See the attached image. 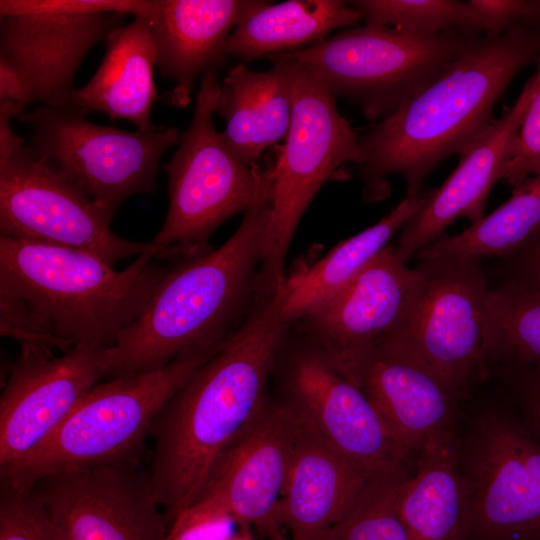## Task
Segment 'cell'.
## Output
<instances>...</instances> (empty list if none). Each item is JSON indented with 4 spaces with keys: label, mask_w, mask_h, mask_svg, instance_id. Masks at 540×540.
<instances>
[{
    "label": "cell",
    "mask_w": 540,
    "mask_h": 540,
    "mask_svg": "<svg viewBox=\"0 0 540 540\" xmlns=\"http://www.w3.org/2000/svg\"><path fill=\"white\" fill-rule=\"evenodd\" d=\"M292 325L274 294L170 397L152 425L149 473L168 525L198 498L217 459L270 399L276 357Z\"/></svg>",
    "instance_id": "obj_1"
},
{
    "label": "cell",
    "mask_w": 540,
    "mask_h": 540,
    "mask_svg": "<svg viewBox=\"0 0 540 540\" xmlns=\"http://www.w3.org/2000/svg\"><path fill=\"white\" fill-rule=\"evenodd\" d=\"M172 264L142 254L116 270L88 252L1 235V336L61 352L108 348L141 316Z\"/></svg>",
    "instance_id": "obj_2"
},
{
    "label": "cell",
    "mask_w": 540,
    "mask_h": 540,
    "mask_svg": "<svg viewBox=\"0 0 540 540\" xmlns=\"http://www.w3.org/2000/svg\"><path fill=\"white\" fill-rule=\"evenodd\" d=\"M539 56L540 32L531 26L482 35L434 82L358 135L364 199L387 197L395 174L404 177L406 196L422 192L444 160L460 156L490 126L511 81Z\"/></svg>",
    "instance_id": "obj_3"
},
{
    "label": "cell",
    "mask_w": 540,
    "mask_h": 540,
    "mask_svg": "<svg viewBox=\"0 0 540 540\" xmlns=\"http://www.w3.org/2000/svg\"><path fill=\"white\" fill-rule=\"evenodd\" d=\"M270 200L271 186L223 245L171 265L141 316L105 348L102 379L158 369L240 328L260 296Z\"/></svg>",
    "instance_id": "obj_4"
},
{
    "label": "cell",
    "mask_w": 540,
    "mask_h": 540,
    "mask_svg": "<svg viewBox=\"0 0 540 540\" xmlns=\"http://www.w3.org/2000/svg\"><path fill=\"white\" fill-rule=\"evenodd\" d=\"M226 341L185 351L158 369L97 383L30 457L0 472L1 481L29 487L66 470L134 461L166 402Z\"/></svg>",
    "instance_id": "obj_5"
},
{
    "label": "cell",
    "mask_w": 540,
    "mask_h": 540,
    "mask_svg": "<svg viewBox=\"0 0 540 540\" xmlns=\"http://www.w3.org/2000/svg\"><path fill=\"white\" fill-rule=\"evenodd\" d=\"M481 36L463 29L423 34L365 24L285 53L308 67L335 100H348L374 121L434 82Z\"/></svg>",
    "instance_id": "obj_6"
},
{
    "label": "cell",
    "mask_w": 540,
    "mask_h": 540,
    "mask_svg": "<svg viewBox=\"0 0 540 540\" xmlns=\"http://www.w3.org/2000/svg\"><path fill=\"white\" fill-rule=\"evenodd\" d=\"M220 81L217 71L201 77L189 127L162 165L168 176L169 207L150 241L175 262L212 251L211 234L227 219L251 208L271 186L272 165L247 166L225 144L212 121Z\"/></svg>",
    "instance_id": "obj_7"
},
{
    "label": "cell",
    "mask_w": 540,
    "mask_h": 540,
    "mask_svg": "<svg viewBox=\"0 0 540 540\" xmlns=\"http://www.w3.org/2000/svg\"><path fill=\"white\" fill-rule=\"evenodd\" d=\"M292 87V116L285 144L272 165L271 211L259 271L262 295L276 292L285 278L286 256L313 198L347 163L361 162L358 135L339 113L319 78L285 52Z\"/></svg>",
    "instance_id": "obj_8"
},
{
    "label": "cell",
    "mask_w": 540,
    "mask_h": 540,
    "mask_svg": "<svg viewBox=\"0 0 540 540\" xmlns=\"http://www.w3.org/2000/svg\"><path fill=\"white\" fill-rule=\"evenodd\" d=\"M86 115L72 104L40 105L18 120L30 128L31 147L112 221L126 199L155 191L161 157L181 132L164 125L126 131Z\"/></svg>",
    "instance_id": "obj_9"
},
{
    "label": "cell",
    "mask_w": 540,
    "mask_h": 540,
    "mask_svg": "<svg viewBox=\"0 0 540 540\" xmlns=\"http://www.w3.org/2000/svg\"><path fill=\"white\" fill-rule=\"evenodd\" d=\"M271 381L276 399L368 472L414 469L416 457L399 443L363 391L293 327L276 357Z\"/></svg>",
    "instance_id": "obj_10"
},
{
    "label": "cell",
    "mask_w": 540,
    "mask_h": 540,
    "mask_svg": "<svg viewBox=\"0 0 540 540\" xmlns=\"http://www.w3.org/2000/svg\"><path fill=\"white\" fill-rule=\"evenodd\" d=\"M416 268L410 308L391 334L464 397L490 374L486 348L492 287L481 261L432 258L419 260Z\"/></svg>",
    "instance_id": "obj_11"
},
{
    "label": "cell",
    "mask_w": 540,
    "mask_h": 540,
    "mask_svg": "<svg viewBox=\"0 0 540 540\" xmlns=\"http://www.w3.org/2000/svg\"><path fill=\"white\" fill-rule=\"evenodd\" d=\"M457 447L469 498L465 540H540V440L514 415L489 409Z\"/></svg>",
    "instance_id": "obj_12"
},
{
    "label": "cell",
    "mask_w": 540,
    "mask_h": 540,
    "mask_svg": "<svg viewBox=\"0 0 540 540\" xmlns=\"http://www.w3.org/2000/svg\"><path fill=\"white\" fill-rule=\"evenodd\" d=\"M111 220L79 187L54 169L29 143L0 166V232L3 236L72 248L111 266L133 255L150 254L173 263L151 242L122 238Z\"/></svg>",
    "instance_id": "obj_13"
},
{
    "label": "cell",
    "mask_w": 540,
    "mask_h": 540,
    "mask_svg": "<svg viewBox=\"0 0 540 540\" xmlns=\"http://www.w3.org/2000/svg\"><path fill=\"white\" fill-rule=\"evenodd\" d=\"M124 10L123 0H1L0 59L21 74L33 103L69 104L80 64Z\"/></svg>",
    "instance_id": "obj_14"
},
{
    "label": "cell",
    "mask_w": 540,
    "mask_h": 540,
    "mask_svg": "<svg viewBox=\"0 0 540 540\" xmlns=\"http://www.w3.org/2000/svg\"><path fill=\"white\" fill-rule=\"evenodd\" d=\"M28 488L63 540H166L149 473L133 461L50 474Z\"/></svg>",
    "instance_id": "obj_15"
},
{
    "label": "cell",
    "mask_w": 540,
    "mask_h": 540,
    "mask_svg": "<svg viewBox=\"0 0 540 540\" xmlns=\"http://www.w3.org/2000/svg\"><path fill=\"white\" fill-rule=\"evenodd\" d=\"M104 350L78 344L56 355L39 343H20L0 396V472L30 457L102 379Z\"/></svg>",
    "instance_id": "obj_16"
},
{
    "label": "cell",
    "mask_w": 540,
    "mask_h": 540,
    "mask_svg": "<svg viewBox=\"0 0 540 540\" xmlns=\"http://www.w3.org/2000/svg\"><path fill=\"white\" fill-rule=\"evenodd\" d=\"M417 268L385 247L345 287L292 327L348 380L370 350L397 331L413 300Z\"/></svg>",
    "instance_id": "obj_17"
},
{
    "label": "cell",
    "mask_w": 540,
    "mask_h": 540,
    "mask_svg": "<svg viewBox=\"0 0 540 540\" xmlns=\"http://www.w3.org/2000/svg\"><path fill=\"white\" fill-rule=\"evenodd\" d=\"M297 432L296 415L270 395L221 453L197 499L214 501L237 526L250 525L265 536L277 524L274 514L287 483Z\"/></svg>",
    "instance_id": "obj_18"
},
{
    "label": "cell",
    "mask_w": 540,
    "mask_h": 540,
    "mask_svg": "<svg viewBox=\"0 0 540 540\" xmlns=\"http://www.w3.org/2000/svg\"><path fill=\"white\" fill-rule=\"evenodd\" d=\"M349 381L363 391L414 457L430 439L455 428L457 403L463 396L392 334L370 350Z\"/></svg>",
    "instance_id": "obj_19"
},
{
    "label": "cell",
    "mask_w": 540,
    "mask_h": 540,
    "mask_svg": "<svg viewBox=\"0 0 540 540\" xmlns=\"http://www.w3.org/2000/svg\"><path fill=\"white\" fill-rule=\"evenodd\" d=\"M533 93L531 77L515 103L459 156L450 176L439 188L432 189L425 204L404 224L396 247L404 262L439 239L458 218L464 217L472 225L485 216L488 196L512 157Z\"/></svg>",
    "instance_id": "obj_20"
},
{
    "label": "cell",
    "mask_w": 540,
    "mask_h": 540,
    "mask_svg": "<svg viewBox=\"0 0 540 540\" xmlns=\"http://www.w3.org/2000/svg\"><path fill=\"white\" fill-rule=\"evenodd\" d=\"M261 0H155L148 18L160 75L173 82L162 96L186 107L196 78L217 71L228 57L226 43L238 23L260 7Z\"/></svg>",
    "instance_id": "obj_21"
},
{
    "label": "cell",
    "mask_w": 540,
    "mask_h": 540,
    "mask_svg": "<svg viewBox=\"0 0 540 540\" xmlns=\"http://www.w3.org/2000/svg\"><path fill=\"white\" fill-rule=\"evenodd\" d=\"M372 475L298 419L289 475L274 522L290 540H317L347 513Z\"/></svg>",
    "instance_id": "obj_22"
},
{
    "label": "cell",
    "mask_w": 540,
    "mask_h": 540,
    "mask_svg": "<svg viewBox=\"0 0 540 540\" xmlns=\"http://www.w3.org/2000/svg\"><path fill=\"white\" fill-rule=\"evenodd\" d=\"M105 40L101 64L84 86L75 89L69 104L86 114L97 111L112 121L128 120L137 130L154 128L151 111L157 99V59L150 22L133 17Z\"/></svg>",
    "instance_id": "obj_23"
},
{
    "label": "cell",
    "mask_w": 540,
    "mask_h": 540,
    "mask_svg": "<svg viewBox=\"0 0 540 540\" xmlns=\"http://www.w3.org/2000/svg\"><path fill=\"white\" fill-rule=\"evenodd\" d=\"M272 67L253 71L233 66L220 82L215 113L226 122L221 135L229 150L245 165L258 164L262 153L286 137L292 116V87L285 61L267 56Z\"/></svg>",
    "instance_id": "obj_24"
},
{
    "label": "cell",
    "mask_w": 540,
    "mask_h": 540,
    "mask_svg": "<svg viewBox=\"0 0 540 540\" xmlns=\"http://www.w3.org/2000/svg\"><path fill=\"white\" fill-rule=\"evenodd\" d=\"M455 428L430 439L402 483L397 514L409 540H465L468 489Z\"/></svg>",
    "instance_id": "obj_25"
},
{
    "label": "cell",
    "mask_w": 540,
    "mask_h": 540,
    "mask_svg": "<svg viewBox=\"0 0 540 540\" xmlns=\"http://www.w3.org/2000/svg\"><path fill=\"white\" fill-rule=\"evenodd\" d=\"M432 189L406 196L376 224L339 242L324 257L286 276L274 293L285 323L310 314L345 287L425 204Z\"/></svg>",
    "instance_id": "obj_26"
},
{
    "label": "cell",
    "mask_w": 540,
    "mask_h": 540,
    "mask_svg": "<svg viewBox=\"0 0 540 540\" xmlns=\"http://www.w3.org/2000/svg\"><path fill=\"white\" fill-rule=\"evenodd\" d=\"M362 20L349 1H265L238 23L226 43V55L248 62L288 52L320 42L333 30L354 27Z\"/></svg>",
    "instance_id": "obj_27"
},
{
    "label": "cell",
    "mask_w": 540,
    "mask_h": 540,
    "mask_svg": "<svg viewBox=\"0 0 540 540\" xmlns=\"http://www.w3.org/2000/svg\"><path fill=\"white\" fill-rule=\"evenodd\" d=\"M540 230V174L512 190V196L462 232L440 237L418 251V260L509 259Z\"/></svg>",
    "instance_id": "obj_28"
},
{
    "label": "cell",
    "mask_w": 540,
    "mask_h": 540,
    "mask_svg": "<svg viewBox=\"0 0 540 540\" xmlns=\"http://www.w3.org/2000/svg\"><path fill=\"white\" fill-rule=\"evenodd\" d=\"M489 370L540 364V289L505 280L490 292Z\"/></svg>",
    "instance_id": "obj_29"
},
{
    "label": "cell",
    "mask_w": 540,
    "mask_h": 540,
    "mask_svg": "<svg viewBox=\"0 0 540 540\" xmlns=\"http://www.w3.org/2000/svg\"><path fill=\"white\" fill-rule=\"evenodd\" d=\"M413 471L373 474L347 513L317 540H409L396 504L402 483Z\"/></svg>",
    "instance_id": "obj_30"
},
{
    "label": "cell",
    "mask_w": 540,
    "mask_h": 540,
    "mask_svg": "<svg viewBox=\"0 0 540 540\" xmlns=\"http://www.w3.org/2000/svg\"><path fill=\"white\" fill-rule=\"evenodd\" d=\"M365 24L415 33L434 34L463 29L485 35L480 16L468 1L457 0H354Z\"/></svg>",
    "instance_id": "obj_31"
},
{
    "label": "cell",
    "mask_w": 540,
    "mask_h": 540,
    "mask_svg": "<svg viewBox=\"0 0 540 540\" xmlns=\"http://www.w3.org/2000/svg\"><path fill=\"white\" fill-rule=\"evenodd\" d=\"M0 540H63L28 487L1 481Z\"/></svg>",
    "instance_id": "obj_32"
},
{
    "label": "cell",
    "mask_w": 540,
    "mask_h": 540,
    "mask_svg": "<svg viewBox=\"0 0 540 540\" xmlns=\"http://www.w3.org/2000/svg\"><path fill=\"white\" fill-rule=\"evenodd\" d=\"M532 76L534 93L525 112L515 148L502 179L513 189L540 174V56Z\"/></svg>",
    "instance_id": "obj_33"
},
{
    "label": "cell",
    "mask_w": 540,
    "mask_h": 540,
    "mask_svg": "<svg viewBox=\"0 0 540 540\" xmlns=\"http://www.w3.org/2000/svg\"><path fill=\"white\" fill-rule=\"evenodd\" d=\"M234 518L209 499H197L171 523L166 540H229L237 531Z\"/></svg>",
    "instance_id": "obj_34"
},
{
    "label": "cell",
    "mask_w": 540,
    "mask_h": 540,
    "mask_svg": "<svg viewBox=\"0 0 540 540\" xmlns=\"http://www.w3.org/2000/svg\"><path fill=\"white\" fill-rule=\"evenodd\" d=\"M514 391L522 422L540 440V364L497 369Z\"/></svg>",
    "instance_id": "obj_35"
},
{
    "label": "cell",
    "mask_w": 540,
    "mask_h": 540,
    "mask_svg": "<svg viewBox=\"0 0 540 540\" xmlns=\"http://www.w3.org/2000/svg\"><path fill=\"white\" fill-rule=\"evenodd\" d=\"M485 26V35H498L519 24L529 26L534 0H468Z\"/></svg>",
    "instance_id": "obj_36"
},
{
    "label": "cell",
    "mask_w": 540,
    "mask_h": 540,
    "mask_svg": "<svg viewBox=\"0 0 540 540\" xmlns=\"http://www.w3.org/2000/svg\"><path fill=\"white\" fill-rule=\"evenodd\" d=\"M509 259H511L510 276L506 280L540 289V230Z\"/></svg>",
    "instance_id": "obj_37"
},
{
    "label": "cell",
    "mask_w": 540,
    "mask_h": 540,
    "mask_svg": "<svg viewBox=\"0 0 540 540\" xmlns=\"http://www.w3.org/2000/svg\"><path fill=\"white\" fill-rule=\"evenodd\" d=\"M24 108L14 102L0 100V166L4 165L23 146L25 139L16 134L11 126V120L20 116Z\"/></svg>",
    "instance_id": "obj_38"
},
{
    "label": "cell",
    "mask_w": 540,
    "mask_h": 540,
    "mask_svg": "<svg viewBox=\"0 0 540 540\" xmlns=\"http://www.w3.org/2000/svg\"><path fill=\"white\" fill-rule=\"evenodd\" d=\"M0 100L25 108L32 104L30 89L21 74L7 61L0 59Z\"/></svg>",
    "instance_id": "obj_39"
},
{
    "label": "cell",
    "mask_w": 540,
    "mask_h": 540,
    "mask_svg": "<svg viewBox=\"0 0 540 540\" xmlns=\"http://www.w3.org/2000/svg\"><path fill=\"white\" fill-rule=\"evenodd\" d=\"M265 537L268 540H290L286 531L278 524H273L266 533Z\"/></svg>",
    "instance_id": "obj_40"
},
{
    "label": "cell",
    "mask_w": 540,
    "mask_h": 540,
    "mask_svg": "<svg viewBox=\"0 0 540 540\" xmlns=\"http://www.w3.org/2000/svg\"><path fill=\"white\" fill-rule=\"evenodd\" d=\"M229 540H254L252 527L250 525L238 526L237 531Z\"/></svg>",
    "instance_id": "obj_41"
},
{
    "label": "cell",
    "mask_w": 540,
    "mask_h": 540,
    "mask_svg": "<svg viewBox=\"0 0 540 540\" xmlns=\"http://www.w3.org/2000/svg\"><path fill=\"white\" fill-rule=\"evenodd\" d=\"M529 26L540 32V0H534V13Z\"/></svg>",
    "instance_id": "obj_42"
}]
</instances>
